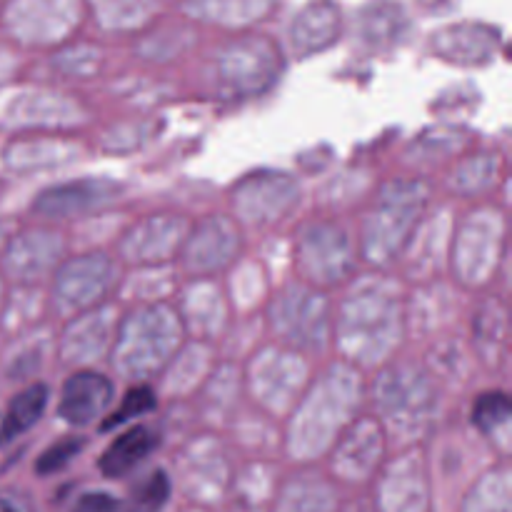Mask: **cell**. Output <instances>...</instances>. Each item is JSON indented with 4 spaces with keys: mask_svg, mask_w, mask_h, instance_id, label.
<instances>
[{
    "mask_svg": "<svg viewBox=\"0 0 512 512\" xmlns=\"http://www.w3.org/2000/svg\"><path fill=\"white\" fill-rule=\"evenodd\" d=\"M83 448H85L83 438L58 440V443H53L50 448L43 450V455H40L38 463H35V473H38L40 478H45V475L60 473V470H63L65 465H68L70 460H73L75 455H78Z\"/></svg>",
    "mask_w": 512,
    "mask_h": 512,
    "instance_id": "52a82bcc",
    "label": "cell"
},
{
    "mask_svg": "<svg viewBox=\"0 0 512 512\" xmlns=\"http://www.w3.org/2000/svg\"><path fill=\"white\" fill-rule=\"evenodd\" d=\"M113 403V383L95 370H80L63 383L58 413L65 423L83 428Z\"/></svg>",
    "mask_w": 512,
    "mask_h": 512,
    "instance_id": "6da1fadb",
    "label": "cell"
},
{
    "mask_svg": "<svg viewBox=\"0 0 512 512\" xmlns=\"http://www.w3.org/2000/svg\"><path fill=\"white\" fill-rule=\"evenodd\" d=\"M473 425L483 433H493L505 420L510 418V398L500 390L495 393H483L473 405Z\"/></svg>",
    "mask_w": 512,
    "mask_h": 512,
    "instance_id": "8992f818",
    "label": "cell"
},
{
    "mask_svg": "<svg viewBox=\"0 0 512 512\" xmlns=\"http://www.w3.org/2000/svg\"><path fill=\"white\" fill-rule=\"evenodd\" d=\"M0 512H33L18 495H0Z\"/></svg>",
    "mask_w": 512,
    "mask_h": 512,
    "instance_id": "9c48e42d",
    "label": "cell"
},
{
    "mask_svg": "<svg viewBox=\"0 0 512 512\" xmlns=\"http://www.w3.org/2000/svg\"><path fill=\"white\" fill-rule=\"evenodd\" d=\"M170 500V478L165 470H153L138 488L130 493L128 512H160Z\"/></svg>",
    "mask_w": 512,
    "mask_h": 512,
    "instance_id": "277c9868",
    "label": "cell"
},
{
    "mask_svg": "<svg viewBox=\"0 0 512 512\" xmlns=\"http://www.w3.org/2000/svg\"><path fill=\"white\" fill-rule=\"evenodd\" d=\"M45 405H48V388L43 383L30 385L23 393L15 395L10 400L8 410H5L3 425H0V445L10 443L18 435H23L25 430L33 428L40 415L45 413Z\"/></svg>",
    "mask_w": 512,
    "mask_h": 512,
    "instance_id": "3957f363",
    "label": "cell"
},
{
    "mask_svg": "<svg viewBox=\"0 0 512 512\" xmlns=\"http://www.w3.org/2000/svg\"><path fill=\"white\" fill-rule=\"evenodd\" d=\"M73 512H123V505L108 493H85L73 505Z\"/></svg>",
    "mask_w": 512,
    "mask_h": 512,
    "instance_id": "ba28073f",
    "label": "cell"
},
{
    "mask_svg": "<svg viewBox=\"0 0 512 512\" xmlns=\"http://www.w3.org/2000/svg\"><path fill=\"white\" fill-rule=\"evenodd\" d=\"M155 405H158V398H155L153 390L145 388V385H140V388H130L128 393H125V398L120 400L118 408H115L110 415H105L100 430L108 433V430L120 428V425L130 423L133 418H140V415L155 410Z\"/></svg>",
    "mask_w": 512,
    "mask_h": 512,
    "instance_id": "5b68a950",
    "label": "cell"
},
{
    "mask_svg": "<svg viewBox=\"0 0 512 512\" xmlns=\"http://www.w3.org/2000/svg\"><path fill=\"white\" fill-rule=\"evenodd\" d=\"M158 448V435L145 425H135V428L125 430L123 435L113 440L100 455V473L110 480L125 478L130 470L138 468L153 450Z\"/></svg>",
    "mask_w": 512,
    "mask_h": 512,
    "instance_id": "7a4b0ae2",
    "label": "cell"
}]
</instances>
